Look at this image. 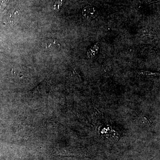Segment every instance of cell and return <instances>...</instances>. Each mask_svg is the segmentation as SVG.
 I'll return each mask as SVG.
<instances>
[{
  "label": "cell",
  "instance_id": "6da1fadb",
  "mask_svg": "<svg viewBox=\"0 0 160 160\" xmlns=\"http://www.w3.org/2000/svg\"><path fill=\"white\" fill-rule=\"evenodd\" d=\"M21 15V11L17 8L11 9L7 13L5 22L10 25H15L19 20Z\"/></svg>",
  "mask_w": 160,
  "mask_h": 160
},
{
  "label": "cell",
  "instance_id": "3957f363",
  "mask_svg": "<svg viewBox=\"0 0 160 160\" xmlns=\"http://www.w3.org/2000/svg\"><path fill=\"white\" fill-rule=\"evenodd\" d=\"M43 46L46 49H52V48H58L62 46L61 42L56 39H49L43 42Z\"/></svg>",
  "mask_w": 160,
  "mask_h": 160
},
{
  "label": "cell",
  "instance_id": "277c9868",
  "mask_svg": "<svg viewBox=\"0 0 160 160\" xmlns=\"http://www.w3.org/2000/svg\"><path fill=\"white\" fill-rule=\"evenodd\" d=\"M64 1H65V0H57V1L56 2L54 6H53V7H54V9H59L61 6L62 5Z\"/></svg>",
  "mask_w": 160,
  "mask_h": 160
},
{
  "label": "cell",
  "instance_id": "7a4b0ae2",
  "mask_svg": "<svg viewBox=\"0 0 160 160\" xmlns=\"http://www.w3.org/2000/svg\"><path fill=\"white\" fill-rule=\"evenodd\" d=\"M82 15L86 19L92 20L97 17L98 12L94 6L88 5L83 9Z\"/></svg>",
  "mask_w": 160,
  "mask_h": 160
}]
</instances>
